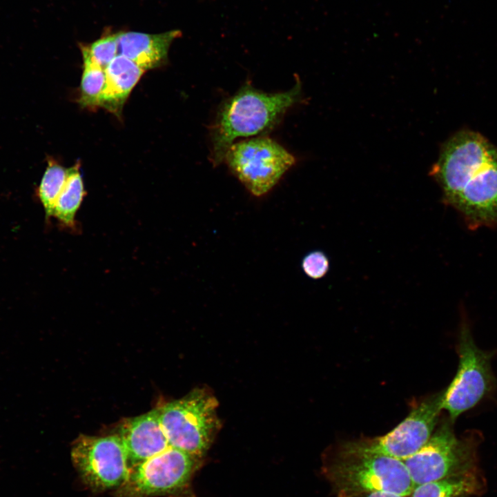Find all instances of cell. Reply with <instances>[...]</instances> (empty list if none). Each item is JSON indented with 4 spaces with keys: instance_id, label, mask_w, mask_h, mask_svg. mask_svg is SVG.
Here are the masks:
<instances>
[{
    "instance_id": "cell-1",
    "label": "cell",
    "mask_w": 497,
    "mask_h": 497,
    "mask_svg": "<svg viewBox=\"0 0 497 497\" xmlns=\"http://www.w3.org/2000/svg\"><path fill=\"white\" fill-rule=\"evenodd\" d=\"M432 176L443 202L469 229L497 226V147L485 137L467 130L456 133L443 145Z\"/></svg>"
},
{
    "instance_id": "cell-2",
    "label": "cell",
    "mask_w": 497,
    "mask_h": 497,
    "mask_svg": "<svg viewBox=\"0 0 497 497\" xmlns=\"http://www.w3.org/2000/svg\"><path fill=\"white\" fill-rule=\"evenodd\" d=\"M302 97L299 79L289 90L266 92L246 83L220 106L210 128L211 160L217 166L240 137L263 136L274 128Z\"/></svg>"
},
{
    "instance_id": "cell-3",
    "label": "cell",
    "mask_w": 497,
    "mask_h": 497,
    "mask_svg": "<svg viewBox=\"0 0 497 497\" xmlns=\"http://www.w3.org/2000/svg\"><path fill=\"white\" fill-rule=\"evenodd\" d=\"M337 491H384L409 496L414 489L404 461L342 443L323 466Z\"/></svg>"
},
{
    "instance_id": "cell-4",
    "label": "cell",
    "mask_w": 497,
    "mask_h": 497,
    "mask_svg": "<svg viewBox=\"0 0 497 497\" xmlns=\"http://www.w3.org/2000/svg\"><path fill=\"white\" fill-rule=\"evenodd\" d=\"M217 405L212 394L204 389H195L159 408V421L169 445L204 458L220 426Z\"/></svg>"
},
{
    "instance_id": "cell-5",
    "label": "cell",
    "mask_w": 497,
    "mask_h": 497,
    "mask_svg": "<svg viewBox=\"0 0 497 497\" xmlns=\"http://www.w3.org/2000/svg\"><path fill=\"white\" fill-rule=\"evenodd\" d=\"M203 458L170 447L131 467L115 497H196L192 480Z\"/></svg>"
},
{
    "instance_id": "cell-6",
    "label": "cell",
    "mask_w": 497,
    "mask_h": 497,
    "mask_svg": "<svg viewBox=\"0 0 497 497\" xmlns=\"http://www.w3.org/2000/svg\"><path fill=\"white\" fill-rule=\"evenodd\" d=\"M452 423L449 419L444 420L427 442L404 461L414 487L475 469L480 433L469 431L465 436L458 437Z\"/></svg>"
},
{
    "instance_id": "cell-7",
    "label": "cell",
    "mask_w": 497,
    "mask_h": 497,
    "mask_svg": "<svg viewBox=\"0 0 497 497\" xmlns=\"http://www.w3.org/2000/svg\"><path fill=\"white\" fill-rule=\"evenodd\" d=\"M496 351L480 349L475 343L470 327L463 322L459 331L457 372L442 391V408L454 422L496 390L497 381L491 369Z\"/></svg>"
},
{
    "instance_id": "cell-8",
    "label": "cell",
    "mask_w": 497,
    "mask_h": 497,
    "mask_svg": "<svg viewBox=\"0 0 497 497\" xmlns=\"http://www.w3.org/2000/svg\"><path fill=\"white\" fill-rule=\"evenodd\" d=\"M224 161L244 187L260 197L276 185L295 158L275 140L263 135L233 143Z\"/></svg>"
},
{
    "instance_id": "cell-9",
    "label": "cell",
    "mask_w": 497,
    "mask_h": 497,
    "mask_svg": "<svg viewBox=\"0 0 497 497\" xmlns=\"http://www.w3.org/2000/svg\"><path fill=\"white\" fill-rule=\"evenodd\" d=\"M71 459L82 481L96 491L119 487L129 473L126 454L117 434L79 436L72 443Z\"/></svg>"
},
{
    "instance_id": "cell-10",
    "label": "cell",
    "mask_w": 497,
    "mask_h": 497,
    "mask_svg": "<svg viewBox=\"0 0 497 497\" xmlns=\"http://www.w3.org/2000/svg\"><path fill=\"white\" fill-rule=\"evenodd\" d=\"M442 391L414 405L409 414L387 433L351 441L357 447L402 461L412 456L429 440L438 424Z\"/></svg>"
},
{
    "instance_id": "cell-11",
    "label": "cell",
    "mask_w": 497,
    "mask_h": 497,
    "mask_svg": "<svg viewBox=\"0 0 497 497\" xmlns=\"http://www.w3.org/2000/svg\"><path fill=\"white\" fill-rule=\"evenodd\" d=\"M129 469L171 447L161 426L158 409L128 418L119 425Z\"/></svg>"
},
{
    "instance_id": "cell-12",
    "label": "cell",
    "mask_w": 497,
    "mask_h": 497,
    "mask_svg": "<svg viewBox=\"0 0 497 497\" xmlns=\"http://www.w3.org/2000/svg\"><path fill=\"white\" fill-rule=\"evenodd\" d=\"M181 31L160 34L126 32L118 34V55L130 59L145 71L161 66L167 59L169 48Z\"/></svg>"
},
{
    "instance_id": "cell-13",
    "label": "cell",
    "mask_w": 497,
    "mask_h": 497,
    "mask_svg": "<svg viewBox=\"0 0 497 497\" xmlns=\"http://www.w3.org/2000/svg\"><path fill=\"white\" fill-rule=\"evenodd\" d=\"M105 72L106 84L99 106L119 116L145 70L127 57L117 55L107 66Z\"/></svg>"
},
{
    "instance_id": "cell-14",
    "label": "cell",
    "mask_w": 497,
    "mask_h": 497,
    "mask_svg": "<svg viewBox=\"0 0 497 497\" xmlns=\"http://www.w3.org/2000/svg\"><path fill=\"white\" fill-rule=\"evenodd\" d=\"M475 471L418 485L409 497H469L481 489Z\"/></svg>"
},
{
    "instance_id": "cell-15",
    "label": "cell",
    "mask_w": 497,
    "mask_h": 497,
    "mask_svg": "<svg viewBox=\"0 0 497 497\" xmlns=\"http://www.w3.org/2000/svg\"><path fill=\"white\" fill-rule=\"evenodd\" d=\"M86 194L79 164L68 168V177L55 204L53 216L69 228L75 227V215Z\"/></svg>"
},
{
    "instance_id": "cell-16",
    "label": "cell",
    "mask_w": 497,
    "mask_h": 497,
    "mask_svg": "<svg viewBox=\"0 0 497 497\" xmlns=\"http://www.w3.org/2000/svg\"><path fill=\"white\" fill-rule=\"evenodd\" d=\"M67 177L68 168H65L55 161L48 160L38 191L46 217L53 216L56 202L64 186Z\"/></svg>"
},
{
    "instance_id": "cell-17",
    "label": "cell",
    "mask_w": 497,
    "mask_h": 497,
    "mask_svg": "<svg viewBox=\"0 0 497 497\" xmlns=\"http://www.w3.org/2000/svg\"><path fill=\"white\" fill-rule=\"evenodd\" d=\"M106 84L105 69L84 59V71L80 85L79 102L83 107L99 106Z\"/></svg>"
},
{
    "instance_id": "cell-18",
    "label": "cell",
    "mask_w": 497,
    "mask_h": 497,
    "mask_svg": "<svg viewBox=\"0 0 497 497\" xmlns=\"http://www.w3.org/2000/svg\"><path fill=\"white\" fill-rule=\"evenodd\" d=\"M83 59L106 69L118 55V34L102 37L89 46L81 47Z\"/></svg>"
},
{
    "instance_id": "cell-19",
    "label": "cell",
    "mask_w": 497,
    "mask_h": 497,
    "mask_svg": "<svg viewBox=\"0 0 497 497\" xmlns=\"http://www.w3.org/2000/svg\"><path fill=\"white\" fill-rule=\"evenodd\" d=\"M329 267L327 256L322 251H314L304 256L302 268L306 275L312 279H320L324 276Z\"/></svg>"
},
{
    "instance_id": "cell-20",
    "label": "cell",
    "mask_w": 497,
    "mask_h": 497,
    "mask_svg": "<svg viewBox=\"0 0 497 497\" xmlns=\"http://www.w3.org/2000/svg\"><path fill=\"white\" fill-rule=\"evenodd\" d=\"M337 497H406L384 491H340ZM409 497V496H407Z\"/></svg>"
},
{
    "instance_id": "cell-21",
    "label": "cell",
    "mask_w": 497,
    "mask_h": 497,
    "mask_svg": "<svg viewBox=\"0 0 497 497\" xmlns=\"http://www.w3.org/2000/svg\"></svg>"
}]
</instances>
